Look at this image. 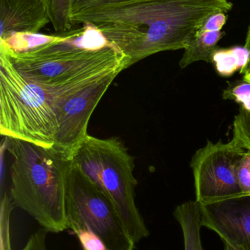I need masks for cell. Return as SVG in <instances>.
<instances>
[{"mask_svg": "<svg viewBox=\"0 0 250 250\" xmlns=\"http://www.w3.org/2000/svg\"><path fill=\"white\" fill-rule=\"evenodd\" d=\"M230 0H85L70 10L73 27L91 24L129 60L185 49L195 32Z\"/></svg>", "mask_w": 250, "mask_h": 250, "instance_id": "obj_1", "label": "cell"}, {"mask_svg": "<svg viewBox=\"0 0 250 250\" xmlns=\"http://www.w3.org/2000/svg\"><path fill=\"white\" fill-rule=\"evenodd\" d=\"M6 138L12 159L9 192L15 207L26 211L50 233L68 229L66 195L70 156L54 147Z\"/></svg>", "mask_w": 250, "mask_h": 250, "instance_id": "obj_2", "label": "cell"}, {"mask_svg": "<svg viewBox=\"0 0 250 250\" xmlns=\"http://www.w3.org/2000/svg\"><path fill=\"white\" fill-rule=\"evenodd\" d=\"M0 51L26 80L41 86L60 84L91 72L129 67V59L91 24L27 51L16 52L1 44Z\"/></svg>", "mask_w": 250, "mask_h": 250, "instance_id": "obj_3", "label": "cell"}, {"mask_svg": "<svg viewBox=\"0 0 250 250\" xmlns=\"http://www.w3.org/2000/svg\"><path fill=\"white\" fill-rule=\"evenodd\" d=\"M71 162L110 198L128 235L135 245L149 236L136 207L135 158L117 137L87 136L73 150Z\"/></svg>", "mask_w": 250, "mask_h": 250, "instance_id": "obj_4", "label": "cell"}, {"mask_svg": "<svg viewBox=\"0 0 250 250\" xmlns=\"http://www.w3.org/2000/svg\"><path fill=\"white\" fill-rule=\"evenodd\" d=\"M66 209L72 231H92L109 250H135L136 245L110 198L72 162L66 185Z\"/></svg>", "mask_w": 250, "mask_h": 250, "instance_id": "obj_5", "label": "cell"}, {"mask_svg": "<svg viewBox=\"0 0 250 250\" xmlns=\"http://www.w3.org/2000/svg\"><path fill=\"white\" fill-rule=\"evenodd\" d=\"M245 151L233 140L228 143L208 141L196 151L190 166L196 201L201 205L245 197L238 182L237 166Z\"/></svg>", "mask_w": 250, "mask_h": 250, "instance_id": "obj_6", "label": "cell"}, {"mask_svg": "<svg viewBox=\"0 0 250 250\" xmlns=\"http://www.w3.org/2000/svg\"><path fill=\"white\" fill-rule=\"evenodd\" d=\"M118 74L111 73L91 83L75 86L59 98L55 108L58 129L54 148L70 157L88 135L90 119Z\"/></svg>", "mask_w": 250, "mask_h": 250, "instance_id": "obj_7", "label": "cell"}, {"mask_svg": "<svg viewBox=\"0 0 250 250\" xmlns=\"http://www.w3.org/2000/svg\"><path fill=\"white\" fill-rule=\"evenodd\" d=\"M203 226L215 232L225 245L250 250V197L201 205Z\"/></svg>", "mask_w": 250, "mask_h": 250, "instance_id": "obj_8", "label": "cell"}, {"mask_svg": "<svg viewBox=\"0 0 250 250\" xmlns=\"http://www.w3.org/2000/svg\"><path fill=\"white\" fill-rule=\"evenodd\" d=\"M0 40L13 34L38 33L51 23L41 0H0Z\"/></svg>", "mask_w": 250, "mask_h": 250, "instance_id": "obj_9", "label": "cell"}, {"mask_svg": "<svg viewBox=\"0 0 250 250\" xmlns=\"http://www.w3.org/2000/svg\"><path fill=\"white\" fill-rule=\"evenodd\" d=\"M226 13L219 12L211 15L195 32L184 49L179 62L181 68L187 67L196 62L211 63V57L217 49V44L224 35L222 31L227 22Z\"/></svg>", "mask_w": 250, "mask_h": 250, "instance_id": "obj_10", "label": "cell"}, {"mask_svg": "<svg viewBox=\"0 0 250 250\" xmlns=\"http://www.w3.org/2000/svg\"><path fill=\"white\" fill-rule=\"evenodd\" d=\"M173 216L182 228L184 250H204L201 238L203 227L201 205L197 201L178 206Z\"/></svg>", "mask_w": 250, "mask_h": 250, "instance_id": "obj_11", "label": "cell"}, {"mask_svg": "<svg viewBox=\"0 0 250 250\" xmlns=\"http://www.w3.org/2000/svg\"><path fill=\"white\" fill-rule=\"evenodd\" d=\"M250 60V51L245 46L217 48L211 57L216 71L223 77H230L237 71H242Z\"/></svg>", "mask_w": 250, "mask_h": 250, "instance_id": "obj_12", "label": "cell"}, {"mask_svg": "<svg viewBox=\"0 0 250 250\" xmlns=\"http://www.w3.org/2000/svg\"><path fill=\"white\" fill-rule=\"evenodd\" d=\"M45 4L55 32L65 33L73 30L70 23V10L82 0H41Z\"/></svg>", "mask_w": 250, "mask_h": 250, "instance_id": "obj_13", "label": "cell"}, {"mask_svg": "<svg viewBox=\"0 0 250 250\" xmlns=\"http://www.w3.org/2000/svg\"><path fill=\"white\" fill-rule=\"evenodd\" d=\"M15 207L10 192H1L0 208V250H12L10 217Z\"/></svg>", "mask_w": 250, "mask_h": 250, "instance_id": "obj_14", "label": "cell"}, {"mask_svg": "<svg viewBox=\"0 0 250 250\" xmlns=\"http://www.w3.org/2000/svg\"><path fill=\"white\" fill-rule=\"evenodd\" d=\"M233 141L241 148L250 152V112L242 108L233 121Z\"/></svg>", "mask_w": 250, "mask_h": 250, "instance_id": "obj_15", "label": "cell"}, {"mask_svg": "<svg viewBox=\"0 0 250 250\" xmlns=\"http://www.w3.org/2000/svg\"><path fill=\"white\" fill-rule=\"evenodd\" d=\"M225 100H231L239 104L240 108L250 112V83L242 80L235 82L223 92Z\"/></svg>", "mask_w": 250, "mask_h": 250, "instance_id": "obj_16", "label": "cell"}, {"mask_svg": "<svg viewBox=\"0 0 250 250\" xmlns=\"http://www.w3.org/2000/svg\"><path fill=\"white\" fill-rule=\"evenodd\" d=\"M237 179L245 197H250V152L246 151L239 160L237 166Z\"/></svg>", "mask_w": 250, "mask_h": 250, "instance_id": "obj_17", "label": "cell"}, {"mask_svg": "<svg viewBox=\"0 0 250 250\" xmlns=\"http://www.w3.org/2000/svg\"><path fill=\"white\" fill-rule=\"evenodd\" d=\"M73 233L79 239L83 250H109L103 241L92 231L78 230Z\"/></svg>", "mask_w": 250, "mask_h": 250, "instance_id": "obj_18", "label": "cell"}, {"mask_svg": "<svg viewBox=\"0 0 250 250\" xmlns=\"http://www.w3.org/2000/svg\"><path fill=\"white\" fill-rule=\"evenodd\" d=\"M48 233L45 229H38L29 236L26 245L21 250H47L46 236Z\"/></svg>", "mask_w": 250, "mask_h": 250, "instance_id": "obj_19", "label": "cell"}, {"mask_svg": "<svg viewBox=\"0 0 250 250\" xmlns=\"http://www.w3.org/2000/svg\"><path fill=\"white\" fill-rule=\"evenodd\" d=\"M245 47L247 48V49L249 50L250 51V25L249 28H248V33H247L246 41H245ZM241 73L244 74V76H245V75H248L250 73V60L249 63H248V65H247L246 67H245V68L244 69L242 72H241Z\"/></svg>", "mask_w": 250, "mask_h": 250, "instance_id": "obj_20", "label": "cell"}, {"mask_svg": "<svg viewBox=\"0 0 250 250\" xmlns=\"http://www.w3.org/2000/svg\"><path fill=\"white\" fill-rule=\"evenodd\" d=\"M243 80L246 81V82H249V83H250V73L248 75H245L243 77Z\"/></svg>", "mask_w": 250, "mask_h": 250, "instance_id": "obj_21", "label": "cell"}, {"mask_svg": "<svg viewBox=\"0 0 250 250\" xmlns=\"http://www.w3.org/2000/svg\"><path fill=\"white\" fill-rule=\"evenodd\" d=\"M239 250L235 249V248H233V247L230 246V245H226V250Z\"/></svg>", "mask_w": 250, "mask_h": 250, "instance_id": "obj_22", "label": "cell"}]
</instances>
